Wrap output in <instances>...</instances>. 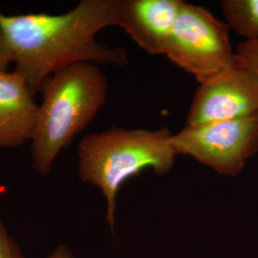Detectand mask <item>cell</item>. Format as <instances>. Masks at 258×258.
I'll return each mask as SVG.
<instances>
[{"mask_svg": "<svg viewBox=\"0 0 258 258\" xmlns=\"http://www.w3.org/2000/svg\"><path fill=\"white\" fill-rule=\"evenodd\" d=\"M172 134L166 126L155 130L112 126L100 133H90L81 141L79 177L83 183L101 189L111 231L115 227L116 200L122 184L146 168L158 175L172 169L176 157L171 146Z\"/></svg>", "mask_w": 258, "mask_h": 258, "instance_id": "3957f363", "label": "cell"}, {"mask_svg": "<svg viewBox=\"0 0 258 258\" xmlns=\"http://www.w3.org/2000/svg\"><path fill=\"white\" fill-rule=\"evenodd\" d=\"M167 58L199 83L236 64L226 22L209 10L184 1L169 37Z\"/></svg>", "mask_w": 258, "mask_h": 258, "instance_id": "277c9868", "label": "cell"}, {"mask_svg": "<svg viewBox=\"0 0 258 258\" xmlns=\"http://www.w3.org/2000/svg\"><path fill=\"white\" fill-rule=\"evenodd\" d=\"M226 24L245 41H258V0H223Z\"/></svg>", "mask_w": 258, "mask_h": 258, "instance_id": "9c48e42d", "label": "cell"}, {"mask_svg": "<svg viewBox=\"0 0 258 258\" xmlns=\"http://www.w3.org/2000/svg\"><path fill=\"white\" fill-rule=\"evenodd\" d=\"M235 62L258 78V41H244L238 44L235 50Z\"/></svg>", "mask_w": 258, "mask_h": 258, "instance_id": "30bf717a", "label": "cell"}, {"mask_svg": "<svg viewBox=\"0 0 258 258\" xmlns=\"http://www.w3.org/2000/svg\"><path fill=\"white\" fill-rule=\"evenodd\" d=\"M177 155L194 158L219 174L236 176L258 152V117L185 125L172 134Z\"/></svg>", "mask_w": 258, "mask_h": 258, "instance_id": "5b68a950", "label": "cell"}, {"mask_svg": "<svg viewBox=\"0 0 258 258\" xmlns=\"http://www.w3.org/2000/svg\"><path fill=\"white\" fill-rule=\"evenodd\" d=\"M258 117V78L237 64L200 83L185 125Z\"/></svg>", "mask_w": 258, "mask_h": 258, "instance_id": "8992f818", "label": "cell"}, {"mask_svg": "<svg viewBox=\"0 0 258 258\" xmlns=\"http://www.w3.org/2000/svg\"><path fill=\"white\" fill-rule=\"evenodd\" d=\"M48 258H74L71 250L65 246H59L48 256Z\"/></svg>", "mask_w": 258, "mask_h": 258, "instance_id": "4fadbf2b", "label": "cell"}, {"mask_svg": "<svg viewBox=\"0 0 258 258\" xmlns=\"http://www.w3.org/2000/svg\"><path fill=\"white\" fill-rule=\"evenodd\" d=\"M0 258H24L19 244L9 234L2 220L0 211Z\"/></svg>", "mask_w": 258, "mask_h": 258, "instance_id": "8fae6325", "label": "cell"}, {"mask_svg": "<svg viewBox=\"0 0 258 258\" xmlns=\"http://www.w3.org/2000/svg\"><path fill=\"white\" fill-rule=\"evenodd\" d=\"M115 3L83 0L61 15L7 16L0 12V28L9 42L15 71L24 78L34 95L49 76L68 65H127L123 48L104 45L96 38L102 29L116 25Z\"/></svg>", "mask_w": 258, "mask_h": 258, "instance_id": "6da1fadb", "label": "cell"}, {"mask_svg": "<svg viewBox=\"0 0 258 258\" xmlns=\"http://www.w3.org/2000/svg\"><path fill=\"white\" fill-rule=\"evenodd\" d=\"M11 63H14L13 53L6 36L0 28V73L8 72Z\"/></svg>", "mask_w": 258, "mask_h": 258, "instance_id": "7c38bea8", "label": "cell"}, {"mask_svg": "<svg viewBox=\"0 0 258 258\" xmlns=\"http://www.w3.org/2000/svg\"><path fill=\"white\" fill-rule=\"evenodd\" d=\"M108 81L99 65L78 62L41 84L32 142L33 168L47 176L57 155L92 121L106 101Z\"/></svg>", "mask_w": 258, "mask_h": 258, "instance_id": "7a4b0ae2", "label": "cell"}, {"mask_svg": "<svg viewBox=\"0 0 258 258\" xmlns=\"http://www.w3.org/2000/svg\"><path fill=\"white\" fill-rule=\"evenodd\" d=\"M183 0H116L115 26L150 55H165Z\"/></svg>", "mask_w": 258, "mask_h": 258, "instance_id": "52a82bcc", "label": "cell"}, {"mask_svg": "<svg viewBox=\"0 0 258 258\" xmlns=\"http://www.w3.org/2000/svg\"><path fill=\"white\" fill-rule=\"evenodd\" d=\"M34 96L19 72L0 73V150L33 138L38 106Z\"/></svg>", "mask_w": 258, "mask_h": 258, "instance_id": "ba28073f", "label": "cell"}]
</instances>
